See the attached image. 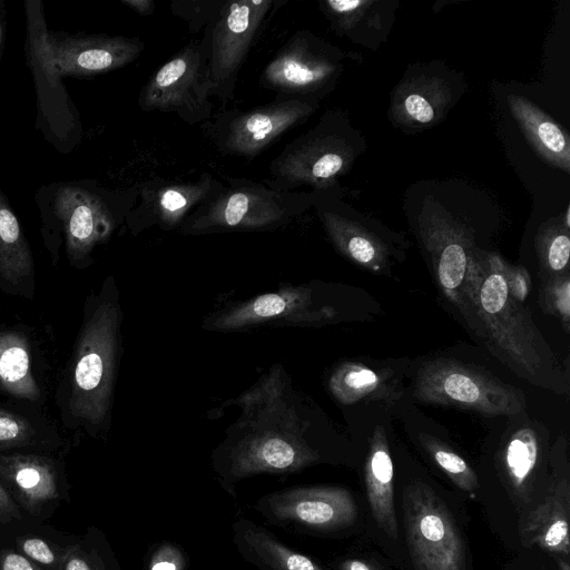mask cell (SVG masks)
Instances as JSON below:
<instances>
[{
  "mask_svg": "<svg viewBox=\"0 0 570 570\" xmlns=\"http://www.w3.org/2000/svg\"><path fill=\"white\" fill-rule=\"evenodd\" d=\"M186 554L176 543L164 541L149 550L144 570H185Z\"/></svg>",
  "mask_w": 570,
  "mask_h": 570,
  "instance_id": "d6a6232c",
  "label": "cell"
},
{
  "mask_svg": "<svg viewBox=\"0 0 570 570\" xmlns=\"http://www.w3.org/2000/svg\"><path fill=\"white\" fill-rule=\"evenodd\" d=\"M232 529L233 542L239 556L261 570H324L247 518H237Z\"/></svg>",
  "mask_w": 570,
  "mask_h": 570,
  "instance_id": "44dd1931",
  "label": "cell"
},
{
  "mask_svg": "<svg viewBox=\"0 0 570 570\" xmlns=\"http://www.w3.org/2000/svg\"><path fill=\"white\" fill-rule=\"evenodd\" d=\"M121 2L145 17L151 16L156 9V3L153 0H121Z\"/></svg>",
  "mask_w": 570,
  "mask_h": 570,
  "instance_id": "ab89813d",
  "label": "cell"
},
{
  "mask_svg": "<svg viewBox=\"0 0 570 570\" xmlns=\"http://www.w3.org/2000/svg\"><path fill=\"white\" fill-rule=\"evenodd\" d=\"M503 261L497 253H482L483 269L472 306V330L523 380L557 394L568 393L567 375L529 311L509 295Z\"/></svg>",
  "mask_w": 570,
  "mask_h": 570,
  "instance_id": "7a4b0ae2",
  "label": "cell"
},
{
  "mask_svg": "<svg viewBox=\"0 0 570 570\" xmlns=\"http://www.w3.org/2000/svg\"><path fill=\"white\" fill-rule=\"evenodd\" d=\"M20 547L30 559L52 570H61L62 551L58 554L45 540L40 538H23L20 541Z\"/></svg>",
  "mask_w": 570,
  "mask_h": 570,
  "instance_id": "d590c367",
  "label": "cell"
},
{
  "mask_svg": "<svg viewBox=\"0 0 570 570\" xmlns=\"http://www.w3.org/2000/svg\"><path fill=\"white\" fill-rule=\"evenodd\" d=\"M354 149L342 122L333 112L322 116L315 127L288 142L269 163L266 186L281 191L301 187L333 188L351 166Z\"/></svg>",
  "mask_w": 570,
  "mask_h": 570,
  "instance_id": "8992f818",
  "label": "cell"
},
{
  "mask_svg": "<svg viewBox=\"0 0 570 570\" xmlns=\"http://www.w3.org/2000/svg\"><path fill=\"white\" fill-rule=\"evenodd\" d=\"M420 441L432 460L451 481L458 488L474 497L479 482L475 472L468 462L455 451L430 435L421 434Z\"/></svg>",
  "mask_w": 570,
  "mask_h": 570,
  "instance_id": "f546056e",
  "label": "cell"
},
{
  "mask_svg": "<svg viewBox=\"0 0 570 570\" xmlns=\"http://www.w3.org/2000/svg\"><path fill=\"white\" fill-rule=\"evenodd\" d=\"M32 271L28 242L9 204L0 193V274L18 283Z\"/></svg>",
  "mask_w": 570,
  "mask_h": 570,
  "instance_id": "83f0119b",
  "label": "cell"
},
{
  "mask_svg": "<svg viewBox=\"0 0 570 570\" xmlns=\"http://www.w3.org/2000/svg\"><path fill=\"white\" fill-rule=\"evenodd\" d=\"M537 252L541 281L569 274V227L562 222H548L539 229Z\"/></svg>",
  "mask_w": 570,
  "mask_h": 570,
  "instance_id": "f1b7e54d",
  "label": "cell"
},
{
  "mask_svg": "<svg viewBox=\"0 0 570 570\" xmlns=\"http://www.w3.org/2000/svg\"><path fill=\"white\" fill-rule=\"evenodd\" d=\"M542 460V442L532 426L523 425L511 434L502 451V466L515 494L529 493Z\"/></svg>",
  "mask_w": 570,
  "mask_h": 570,
  "instance_id": "484cf974",
  "label": "cell"
},
{
  "mask_svg": "<svg viewBox=\"0 0 570 570\" xmlns=\"http://www.w3.org/2000/svg\"><path fill=\"white\" fill-rule=\"evenodd\" d=\"M502 268L509 295L514 301L523 304L531 288L528 271L522 266L511 265L505 261H503Z\"/></svg>",
  "mask_w": 570,
  "mask_h": 570,
  "instance_id": "8d00e7d4",
  "label": "cell"
},
{
  "mask_svg": "<svg viewBox=\"0 0 570 570\" xmlns=\"http://www.w3.org/2000/svg\"><path fill=\"white\" fill-rule=\"evenodd\" d=\"M0 570H42L28 558L13 552L4 550L0 553Z\"/></svg>",
  "mask_w": 570,
  "mask_h": 570,
  "instance_id": "74e56055",
  "label": "cell"
},
{
  "mask_svg": "<svg viewBox=\"0 0 570 570\" xmlns=\"http://www.w3.org/2000/svg\"><path fill=\"white\" fill-rule=\"evenodd\" d=\"M207 66V39L191 40L166 61L142 86V111L176 114L188 125L212 118L214 102Z\"/></svg>",
  "mask_w": 570,
  "mask_h": 570,
  "instance_id": "52a82bcc",
  "label": "cell"
},
{
  "mask_svg": "<svg viewBox=\"0 0 570 570\" xmlns=\"http://www.w3.org/2000/svg\"><path fill=\"white\" fill-rule=\"evenodd\" d=\"M341 71V52L309 30L294 32L261 72L258 83L276 97L317 100Z\"/></svg>",
  "mask_w": 570,
  "mask_h": 570,
  "instance_id": "9c48e42d",
  "label": "cell"
},
{
  "mask_svg": "<svg viewBox=\"0 0 570 570\" xmlns=\"http://www.w3.org/2000/svg\"><path fill=\"white\" fill-rule=\"evenodd\" d=\"M275 0L225 1L216 18L204 29L207 39V66L212 96L227 101L234 95L237 78L250 48Z\"/></svg>",
  "mask_w": 570,
  "mask_h": 570,
  "instance_id": "30bf717a",
  "label": "cell"
},
{
  "mask_svg": "<svg viewBox=\"0 0 570 570\" xmlns=\"http://www.w3.org/2000/svg\"><path fill=\"white\" fill-rule=\"evenodd\" d=\"M314 193L313 206L335 248L351 262L375 274H390V249L376 235L335 209L325 190Z\"/></svg>",
  "mask_w": 570,
  "mask_h": 570,
  "instance_id": "d6986e66",
  "label": "cell"
},
{
  "mask_svg": "<svg viewBox=\"0 0 570 570\" xmlns=\"http://www.w3.org/2000/svg\"><path fill=\"white\" fill-rule=\"evenodd\" d=\"M33 431L22 416L0 409V444H26Z\"/></svg>",
  "mask_w": 570,
  "mask_h": 570,
  "instance_id": "e575fe53",
  "label": "cell"
},
{
  "mask_svg": "<svg viewBox=\"0 0 570 570\" xmlns=\"http://www.w3.org/2000/svg\"><path fill=\"white\" fill-rule=\"evenodd\" d=\"M267 522L292 532H333L357 519L348 490L336 485L291 487L267 493L253 505Z\"/></svg>",
  "mask_w": 570,
  "mask_h": 570,
  "instance_id": "5bb4252c",
  "label": "cell"
},
{
  "mask_svg": "<svg viewBox=\"0 0 570 570\" xmlns=\"http://www.w3.org/2000/svg\"><path fill=\"white\" fill-rule=\"evenodd\" d=\"M328 390L344 405L374 401L392 406L403 395L400 382L392 373L358 362L341 363L328 379Z\"/></svg>",
  "mask_w": 570,
  "mask_h": 570,
  "instance_id": "603a6c76",
  "label": "cell"
},
{
  "mask_svg": "<svg viewBox=\"0 0 570 570\" xmlns=\"http://www.w3.org/2000/svg\"><path fill=\"white\" fill-rule=\"evenodd\" d=\"M229 403L240 414L213 451L212 466L232 497L244 479L296 473L323 460L308 438L305 406L281 364Z\"/></svg>",
  "mask_w": 570,
  "mask_h": 570,
  "instance_id": "6da1fadb",
  "label": "cell"
},
{
  "mask_svg": "<svg viewBox=\"0 0 570 570\" xmlns=\"http://www.w3.org/2000/svg\"><path fill=\"white\" fill-rule=\"evenodd\" d=\"M318 106L317 100L276 97L246 110H226L204 129L222 154L252 159L308 119Z\"/></svg>",
  "mask_w": 570,
  "mask_h": 570,
  "instance_id": "7c38bea8",
  "label": "cell"
},
{
  "mask_svg": "<svg viewBox=\"0 0 570 570\" xmlns=\"http://www.w3.org/2000/svg\"><path fill=\"white\" fill-rule=\"evenodd\" d=\"M19 519H21V513L17 503L0 483V521L8 523Z\"/></svg>",
  "mask_w": 570,
  "mask_h": 570,
  "instance_id": "f35d334b",
  "label": "cell"
},
{
  "mask_svg": "<svg viewBox=\"0 0 570 570\" xmlns=\"http://www.w3.org/2000/svg\"><path fill=\"white\" fill-rule=\"evenodd\" d=\"M314 193L281 191L247 178H227L220 193L199 205L181 224L186 236L275 230L301 217Z\"/></svg>",
  "mask_w": 570,
  "mask_h": 570,
  "instance_id": "277c9868",
  "label": "cell"
},
{
  "mask_svg": "<svg viewBox=\"0 0 570 570\" xmlns=\"http://www.w3.org/2000/svg\"><path fill=\"white\" fill-rule=\"evenodd\" d=\"M121 308L111 279L86 317L76 348L70 409L99 425L107 419L114 393L120 346Z\"/></svg>",
  "mask_w": 570,
  "mask_h": 570,
  "instance_id": "3957f363",
  "label": "cell"
},
{
  "mask_svg": "<svg viewBox=\"0 0 570 570\" xmlns=\"http://www.w3.org/2000/svg\"><path fill=\"white\" fill-rule=\"evenodd\" d=\"M337 315L328 305L320 303L309 284L287 285L237 302L210 314L203 323L208 331L232 332L259 325L315 326L326 324Z\"/></svg>",
  "mask_w": 570,
  "mask_h": 570,
  "instance_id": "9a60e30c",
  "label": "cell"
},
{
  "mask_svg": "<svg viewBox=\"0 0 570 570\" xmlns=\"http://www.w3.org/2000/svg\"><path fill=\"white\" fill-rule=\"evenodd\" d=\"M32 49L41 55L51 77L91 76L129 65L145 49L138 37L48 33L43 26L30 27Z\"/></svg>",
  "mask_w": 570,
  "mask_h": 570,
  "instance_id": "4fadbf2b",
  "label": "cell"
},
{
  "mask_svg": "<svg viewBox=\"0 0 570 570\" xmlns=\"http://www.w3.org/2000/svg\"><path fill=\"white\" fill-rule=\"evenodd\" d=\"M541 309L557 317L566 332L570 330V275L554 276L541 281L539 291Z\"/></svg>",
  "mask_w": 570,
  "mask_h": 570,
  "instance_id": "4dcf8cb0",
  "label": "cell"
},
{
  "mask_svg": "<svg viewBox=\"0 0 570 570\" xmlns=\"http://www.w3.org/2000/svg\"><path fill=\"white\" fill-rule=\"evenodd\" d=\"M413 397L425 404L454 406L485 416H512L527 406L523 392L458 360L438 357L416 371Z\"/></svg>",
  "mask_w": 570,
  "mask_h": 570,
  "instance_id": "5b68a950",
  "label": "cell"
},
{
  "mask_svg": "<svg viewBox=\"0 0 570 570\" xmlns=\"http://www.w3.org/2000/svg\"><path fill=\"white\" fill-rule=\"evenodd\" d=\"M0 385L17 397L36 401L40 396L31 373L28 341L21 333L0 332Z\"/></svg>",
  "mask_w": 570,
  "mask_h": 570,
  "instance_id": "4316f807",
  "label": "cell"
},
{
  "mask_svg": "<svg viewBox=\"0 0 570 570\" xmlns=\"http://www.w3.org/2000/svg\"><path fill=\"white\" fill-rule=\"evenodd\" d=\"M224 188V183L209 173L195 179L156 178L137 187L138 204L128 212V226L134 234L151 227L168 232L180 228L184 220L203 203Z\"/></svg>",
  "mask_w": 570,
  "mask_h": 570,
  "instance_id": "2e32d148",
  "label": "cell"
},
{
  "mask_svg": "<svg viewBox=\"0 0 570 570\" xmlns=\"http://www.w3.org/2000/svg\"><path fill=\"white\" fill-rule=\"evenodd\" d=\"M55 210L63 225L68 256L83 259L94 247L107 240L117 226L107 202L92 191L65 186L58 189Z\"/></svg>",
  "mask_w": 570,
  "mask_h": 570,
  "instance_id": "e0dca14e",
  "label": "cell"
},
{
  "mask_svg": "<svg viewBox=\"0 0 570 570\" xmlns=\"http://www.w3.org/2000/svg\"><path fill=\"white\" fill-rule=\"evenodd\" d=\"M450 99L443 81L420 77L402 85L393 104L394 114L407 125H432L442 115Z\"/></svg>",
  "mask_w": 570,
  "mask_h": 570,
  "instance_id": "d4e9b609",
  "label": "cell"
},
{
  "mask_svg": "<svg viewBox=\"0 0 570 570\" xmlns=\"http://www.w3.org/2000/svg\"><path fill=\"white\" fill-rule=\"evenodd\" d=\"M223 0H179L171 1V12L184 19L191 33H197L212 22L220 11Z\"/></svg>",
  "mask_w": 570,
  "mask_h": 570,
  "instance_id": "1f68e13d",
  "label": "cell"
},
{
  "mask_svg": "<svg viewBox=\"0 0 570 570\" xmlns=\"http://www.w3.org/2000/svg\"><path fill=\"white\" fill-rule=\"evenodd\" d=\"M1 40H2V33H1V27H0V47H1Z\"/></svg>",
  "mask_w": 570,
  "mask_h": 570,
  "instance_id": "b9f144b4",
  "label": "cell"
},
{
  "mask_svg": "<svg viewBox=\"0 0 570 570\" xmlns=\"http://www.w3.org/2000/svg\"><path fill=\"white\" fill-rule=\"evenodd\" d=\"M0 476L19 504L32 515L59 498L52 462L33 454H0Z\"/></svg>",
  "mask_w": 570,
  "mask_h": 570,
  "instance_id": "ffe728a7",
  "label": "cell"
},
{
  "mask_svg": "<svg viewBox=\"0 0 570 570\" xmlns=\"http://www.w3.org/2000/svg\"><path fill=\"white\" fill-rule=\"evenodd\" d=\"M420 230L440 291L471 324L482 253L475 249L469 230L448 215H429Z\"/></svg>",
  "mask_w": 570,
  "mask_h": 570,
  "instance_id": "8fae6325",
  "label": "cell"
},
{
  "mask_svg": "<svg viewBox=\"0 0 570 570\" xmlns=\"http://www.w3.org/2000/svg\"><path fill=\"white\" fill-rule=\"evenodd\" d=\"M61 570H111L101 553L96 549L85 550L80 546H69L62 550Z\"/></svg>",
  "mask_w": 570,
  "mask_h": 570,
  "instance_id": "836d02e7",
  "label": "cell"
},
{
  "mask_svg": "<svg viewBox=\"0 0 570 570\" xmlns=\"http://www.w3.org/2000/svg\"><path fill=\"white\" fill-rule=\"evenodd\" d=\"M509 106L535 151L551 166L569 173L570 139L564 129L530 100L511 95Z\"/></svg>",
  "mask_w": 570,
  "mask_h": 570,
  "instance_id": "cb8c5ba5",
  "label": "cell"
},
{
  "mask_svg": "<svg viewBox=\"0 0 570 570\" xmlns=\"http://www.w3.org/2000/svg\"><path fill=\"white\" fill-rule=\"evenodd\" d=\"M404 527L414 570H466V549L451 513L422 482L404 492Z\"/></svg>",
  "mask_w": 570,
  "mask_h": 570,
  "instance_id": "ba28073f",
  "label": "cell"
},
{
  "mask_svg": "<svg viewBox=\"0 0 570 570\" xmlns=\"http://www.w3.org/2000/svg\"><path fill=\"white\" fill-rule=\"evenodd\" d=\"M569 478H554L543 495L525 508L520 520L524 544H534L554 558L569 559Z\"/></svg>",
  "mask_w": 570,
  "mask_h": 570,
  "instance_id": "ac0fdd59",
  "label": "cell"
},
{
  "mask_svg": "<svg viewBox=\"0 0 570 570\" xmlns=\"http://www.w3.org/2000/svg\"><path fill=\"white\" fill-rule=\"evenodd\" d=\"M393 461L384 428L377 425L370 442L365 462L366 494L372 515L387 537H399L394 505Z\"/></svg>",
  "mask_w": 570,
  "mask_h": 570,
  "instance_id": "7402d4cb",
  "label": "cell"
},
{
  "mask_svg": "<svg viewBox=\"0 0 570 570\" xmlns=\"http://www.w3.org/2000/svg\"><path fill=\"white\" fill-rule=\"evenodd\" d=\"M341 570H374L367 562L360 559H346L340 563Z\"/></svg>",
  "mask_w": 570,
  "mask_h": 570,
  "instance_id": "60d3db41",
  "label": "cell"
}]
</instances>
